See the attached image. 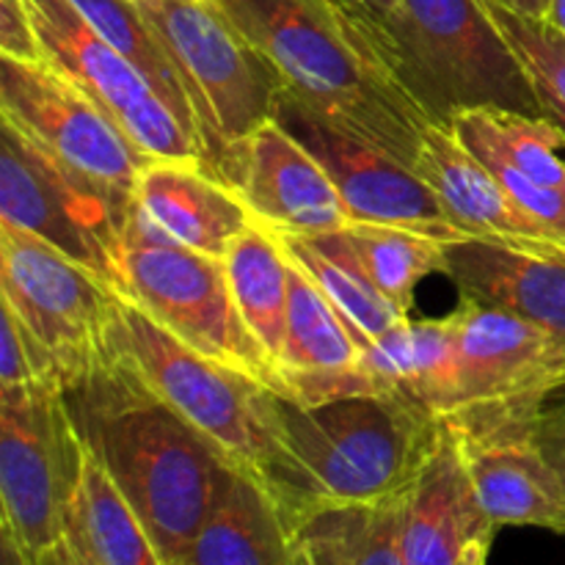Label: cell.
I'll return each instance as SVG.
<instances>
[{"label":"cell","mask_w":565,"mask_h":565,"mask_svg":"<svg viewBox=\"0 0 565 565\" xmlns=\"http://www.w3.org/2000/svg\"><path fill=\"white\" fill-rule=\"evenodd\" d=\"M268 417L274 450L257 478L290 533L318 513L406 494L441 430L428 412L381 392L315 406L270 392Z\"/></svg>","instance_id":"6da1fadb"},{"label":"cell","mask_w":565,"mask_h":565,"mask_svg":"<svg viewBox=\"0 0 565 565\" xmlns=\"http://www.w3.org/2000/svg\"><path fill=\"white\" fill-rule=\"evenodd\" d=\"M72 414L166 565H185L230 461L213 441L114 370L70 392Z\"/></svg>","instance_id":"7a4b0ae2"},{"label":"cell","mask_w":565,"mask_h":565,"mask_svg":"<svg viewBox=\"0 0 565 565\" xmlns=\"http://www.w3.org/2000/svg\"><path fill=\"white\" fill-rule=\"evenodd\" d=\"M210 3L268 61L287 97L414 166L430 121L353 42L329 0Z\"/></svg>","instance_id":"3957f363"},{"label":"cell","mask_w":565,"mask_h":565,"mask_svg":"<svg viewBox=\"0 0 565 565\" xmlns=\"http://www.w3.org/2000/svg\"><path fill=\"white\" fill-rule=\"evenodd\" d=\"M108 353L121 381L180 414L232 467L263 472L274 450L268 417L274 390L188 348L121 292Z\"/></svg>","instance_id":"277c9868"},{"label":"cell","mask_w":565,"mask_h":565,"mask_svg":"<svg viewBox=\"0 0 565 565\" xmlns=\"http://www.w3.org/2000/svg\"><path fill=\"white\" fill-rule=\"evenodd\" d=\"M138 9L180 72L213 174L226 149L274 121L279 81L210 0H138Z\"/></svg>","instance_id":"5b68a950"},{"label":"cell","mask_w":565,"mask_h":565,"mask_svg":"<svg viewBox=\"0 0 565 565\" xmlns=\"http://www.w3.org/2000/svg\"><path fill=\"white\" fill-rule=\"evenodd\" d=\"M119 292L86 265L0 224V303L36 342L53 384L83 390L108 373V337Z\"/></svg>","instance_id":"8992f818"},{"label":"cell","mask_w":565,"mask_h":565,"mask_svg":"<svg viewBox=\"0 0 565 565\" xmlns=\"http://www.w3.org/2000/svg\"><path fill=\"white\" fill-rule=\"evenodd\" d=\"M0 116L66 180L127 224L152 158L81 86L47 61L25 64L0 55Z\"/></svg>","instance_id":"52a82bcc"},{"label":"cell","mask_w":565,"mask_h":565,"mask_svg":"<svg viewBox=\"0 0 565 565\" xmlns=\"http://www.w3.org/2000/svg\"><path fill=\"white\" fill-rule=\"evenodd\" d=\"M408 94L430 125L458 110L502 108L541 116L516 53L483 0H403Z\"/></svg>","instance_id":"ba28073f"},{"label":"cell","mask_w":565,"mask_h":565,"mask_svg":"<svg viewBox=\"0 0 565 565\" xmlns=\"http://www.w3.org/2000/svg\"><path fill=\"white\" fill-rule=\"evenodd\" d=\"M86 458L61 386L0 390V527L33 557L66 535Z\"/></svg>","instance_id":"9c48e42d"},{"label":"cell","mask_w":565,"mask_h":565,"mask_svg":"<svg viewBox=\"0 0 565 565\" xmlns=\"http://www.w3.org/2000/svg\"><path fill=\"white\" fill-rule=\"evenodd\" d=\"M116 290L202 356L281 392L274 364L237 312L224 259L180 246L127 243L119 252Z\"/></svg>","instance_id":"30bf717a"},{"label":"cell","mask_w":565,"mask_h":565,"mask_svg":"<svg viewBox=\"0 0 565 565\" xmlns=\"http://www.w3.org/2000/svg\"><path fill=\"white\" fill-rule=\"evenodd\" d=\"M456 331V430L535 425L541 408L565 390V356L546 331L500 307L461 298Z\"/></svg>","instance_id":"8fae6325"},{"label":"cell","mask_w":565,"mask_h":565,"mask_svg":"<svg viewBox=\"0 0 565 565\" xmlns=\"http://www.w3.org/2000/svg\"><path fill=\"white\" fill-rule=\"evenodd\" d=\"M44 61L81 86L152 160L204 166L196 138L152 83L105 42L70 0H28Z\"/></svg>","instance_id":"7c38bea8"},{"label":"cell","mask_w":565,"mask_h":565,"mask_svg":"<svg viewBox=\"0 0 565 565\" xmlns=\"http://www.w3.org/2000/svg\"><path fill=\"white\" fill-rule=\"evenodd\" d=\"M274 121L318 158L340 191L351 224L397 226L447 243L469 241L447 218L434 188L397 154L329 125L285 92Z\"/></svg>","instance_id":"4fadbf2b"},{"label":"cell","mask_w":565,"mask_h":565,"mask_svg":"<svg viewBox=\"0 0 565 565\" xmlns=\"http://www.w3.org/2000/svg\"><path fill=\"white\" fill-rule=\"evenodd\" d=\"M0 224L58 248L116 287L125 226L97 196L66 180L14 127L0 141Z\"/></svg>","instance_id":"5bb4252c"},{"label":"cell","mask_w":565,"mask_h":565,"mask_svg":"<svg viewBox=\"0 0 565 565\" xmlns=\"http://www.w3.org/2000/svg\"><path fill=\"white\" fill-rule=\"evenodd\" d=\"M213 174L254 221L285 235H329L351 226L340 191L307 147L276 121L226 149Z\"/></svg>","instance_id":"9a60e30c"},{"label":"cell","mask_w":565,"mask_h":565,"mask_svg":"<svg viewBox=\"0 0 565 565\" xmlns=\"http://www.w3.org/2000/svg\"><path fill=\"white\" fill-rule=\"evenodd\" d=\"M494 519L480 505L450 425L401 500V539L408 565H489Z\"/></svg>","instance_id":"2e32d148"},{"label":"cell","mask_w":565,"mask_h":565,"mask_svg":"<svg viewBox=\"0 0 565 565\" xmlns=\"http://www.w3.org/2000/svg\"><path fill=\"white\" fill-rule=\"evenodd\" d=\"M252 224L243 199L204 166L152 160L138 180L121 246H180L224 259Z\"/></svg>","instance_id":"e0dca14e"},{"label":"cell","mask_w":565,"mask_h":565,"mask_svg":"<svg viewBox=\"0 0 565 565\" xmlns=\"http://www.w3.org/2000/svg\"><path fill=\"white\" fill-rule=\"evenodd\" d=\"M414 171L434 188L447 218L469 241H489L535 257L565 259V246L519 207L494 174L467 152L450 127L430 125L419 141Z\"/></svg>","instance_id":"ac0fdd59"},{"label":"cell","mask_w":565,"mask_h":565,"mask_svg":"<svg viewBox=\"0 0 565 565\" xmlns=\"http://www.w3.org/2000/svg\"><path fill=\"white\" fill-rule=\"evenodd\" d=\"M480 505L497 527L565 535V480L539 445L535 425L456 430Z\"/></svg>","instance_id":"d6986e66"},{"label":"cell","mask_w":565,"mask_h":565,"mask_svg":"<svg viewBox=\"0 0 565 565\" xmlns=\"http://www.w3.org/2000/svg\"><path fill=\"white\" fill-rule=\"evenodd\" d=\"M362 351L334 303L290 263L287 342L279 370L281 397L315 406L342 395L375 392L359 370Z\"/></svg>","instance_id":"ffe728a7"},{"label":"cell","mask_w":565,"mask_h":565,"mask_svg":"<svg viewBox=\"0 0 565 565\" xmlns=\"http://www.w3.org/2000/svg\"><path fill=\"white\" fill-rule=\"evenodd\" d=\"M445 276L461 298L539 326L565 356V259L535 257L489 241H452L445 246Z\"/></svg>","instance_id":"44dd1931"},{"label":"cell","mask_w":565,"mask_h":565,"mask_svg":"<svg viewBox=\"0 0 565 565\" xmlns=\"http://www.w3.org/2000/svg\"><path fill=\"white\" fill-rule=\"evenodd\" d=\"M364 375L375 392L414 403L430 417L447 419L456 408V331L450 315L406 320L362 351Z\"/></svg>","instance_id":"7402d4cb"},{"label":"cell","mask_w":565,"mask_h":565,"mask_svg":"<svg viewBox=\"0 0 565 565\" xmlns=\"http://www.w3.org/2000/svg\"><path fill=\"white\" fill-rule=\"evenodd\" d=\"M292 533L257 475L226 469L185 565H292Z\"/></svg>","instance_id":"603a6c76"},{"label":"cell","mask_w":565,"mask_h":565,"mask_svg":"<svg viewBox=\"0 0 565 565\" xmlns=\"http://www.w3.org/2000/svg\"><path fill=\"white\" fill-rule=\"evenodd\" d=\"M276 235L290 263L334 303L362 348L408 320L370 279L362 259L348 243L345 230L329 235Z\"/></svg>","instance_id":"cb8c5ba5"},{"label":"cell","mask_w":565,"mask_h":565,"mask_svg":"<svg viewBox=\"0 0 565 565\" xmlns=\"http://www.w3.org/2000/svg\"><path fill=\"white\" fill-rule=\"evenodd\" d=\"M224 265L237 312L279 375L290 309V259L281 248L279 235L254 221L232 241Z\"/></svg>","instance_id":"d4e9b609"},{"label":"cell","mask_w":565,"mask_h":565,"mask_svg":"<svg viewBox=\"0 0 565 565\" xmlns=\"http://www.w3.org/2000/svg\"><path fill=\"white\" fill-rule=\"evenodd\" d=\"M447 127L483 166H508L539 185L565 191V136L544 116L472 108L458 110Z\"/></svg>","instance_id":"484cf974"},{"label":"cell","mask_w":565,"mask_h":565,"mask_svg":"<svg viewBox=\"0 0 565 565\" xmlns=\"http://www.w3.org/2000/svg\"><path fill=\"white\" fill-rule=\"evenodd\" d=\"M66 535L97 565H166L141 519L119 494L92 447Z\"/></svg>","instance_id":"4316f807"},{"label":"cell","mask_w":565,"mask_h":565,"mask_svg":"<svg viewBox=\"0 0 565 565\" xmlns=\"http://www.w3.org/2000/svg\"><path fill=\"white\" fill-rule=\"evenodd\" d=\"M77 11H81L83 20L105 39V42L114 44L149 83H152L154 92L163 97V103L169 105L177 114V119L185 125V130L196 138V119H193L191 103H188V94L182 88L180 72H177L174 61L169 58V53L163 50V44L158 42L154 31L149 28V22L143 20L141 9L132 0H70ZM204 160V158H202Z\"/></svg>","instance_id":"83f0119b"},{"label":"cell","mask_w":565,"mask_h":565,"mask_svg":"<svg viewBox=\"0 0 565 565\" xmlns=\"http://www.w3.org/2000/svg\"><path fill=\"white\" fill-rule=\"evenodd\" d=\"M345 237L370 279L406 318L414 307L419 281L430 274H445L447 241L439 237L375 224L345 226Z\"/></svg>","instance_id":"f1b7e54d"},{"label":"cell","mask_w":565,"mask_h":565,"mask_svg":"<svg viewBox=\"0 0 565 565\" xmlns=\"http://www.w3.org/2000/svg\"><path fill=\"white\" fill-rule=\"evenodd\" d=\"M483 3L516 53L539 99L541 116L565 136V36L544 17L516 14L489 0Z\"/></svg>","instance_id":"f546056e"},{"label":"cell","mask_w":565,"mask_h":565,"mask_svg":"<svg viewBox=\"0 0 565 565\" xmlns=\"http://www.w3.org/2000/svg\"><path fill=\"white\" fill-rule=\"evenodd\" d=\"M401 500L318 513L337 565H408L401 539Z\"/></svg>","instance_id":"4dcf8cb0"},{"label":"cell","mask_w":565,"mask_h":565,"mask_svg":"<svg viewBox=\"0 0 565 565\" xmlns=\"http://www.w3.org/2000/svg\"><path fill=\"white\" fill-rule=\"evenodd\" d=\"M33 384H53V381L25 326L6 303H0V390H22Z\"/></svg>","instance_id":"1f68e13d"},{"label":"cell","mask_w":565,"mask_h":565,"mask_svg":"<svg viewBox=\"0 0 565 565\" xmlns=\"http://www.w3.org/2000/svg\"><path fill=\"white\" fill-rule=\"evenodd\" d=\"M0 55L42 64L44 50L28 0H0Z\"/></svg>","instance_id":"d6a6232c"},{"label":"cell","mask_w":565,"mask_h":565,"mask_svg":"<svg viewBox=\"0 0 565 565\" xmlns=\"http://www.w3.org/2000/svg\"><path fill=\"white\" fill-rule=\"evenodd\" d=\"M535 436L539 445L544 447L546 458L557 467V472L565 480V390L557 392L535 419Z\"/></svg>","instance_id":"836d02e7"},{"label":"cell","mask_w":565,"mask_h":565,"mask_svg":"<svg viewBox=\"0 0 565 565\" xmlns=\"http://www.w3.org/2000/svg\"><path fill=\"white\" fill-rule=\"evenodd\" d=\"M292 557H296L292 565H337L334 546L320 516L307 519L292 530Z\"/></svg>","instance_id":"e575fe53"},{"label":"cell","mask_w":565,"mask_h":565,"mask_svg":"<svg viewBox=\"0 0 565 565\" xmlns=\"http://www.w3.org/2000/svg\"><path fill=\"white\" fill-rule=\"evenodd\" d=\"M39 565H97L88 557V552L83 546H77L70 535L53 544L50 550H44L42 555L36 557Z\"/></svg>","instance_id":"d590c367"},{"label":"cell","mask_w":565,"mask_h":565,"mask_svg":"<svg viewBox=\"0 0 565 565\" xmlns=\"http://www.w3.org/2000/svg\"><path fill=\"white\" fill-rule=\"evenodd\" d=\"M0 565H39V561L0 527Z\"/></svg>","instance_id":"8d00e7d4"},{"label":"cell","mask_w":565,"mask_h":565,"mask_svg":"<svg viewBox=\"0 0 565 565\" xmlns=\"http://www.w3.org/2000/svg\"><path fill=\"white\" fill-rule=\"evenodd\" d=\"M489 3L502 6L508 11H516V14H527V17H550V6L552 0H489Z\"/></svg>","instance_id":"74e56055"},{"label":"cell","mask_w":565,"mask_h":565,"mask_svg":"<svg viewBox=\"0 0 565 565\" xmlns=\"http://www.w3.org/2000/svg\"><path fill=\"white\" fill-rule=\"evenodd\" d=\"M546 20H550L552 25H555L557 31H561L565 36V0H552L550 17H546Z\"/></svg>","instance_id":"f35d334b"},{"label":"cell","mask_w":565,"mask_h":565,"mask_svg":"<svg viewBox=\"0 0 565 565\" xmlns=\"http://www.w3.org/2000/svg\"><path fill=\"white\" fill-rule=\"evenodd\" d=\"M132 3H138V0H132Z\"/></svg>","instance_id":"ab89813d"}]
</instances>
